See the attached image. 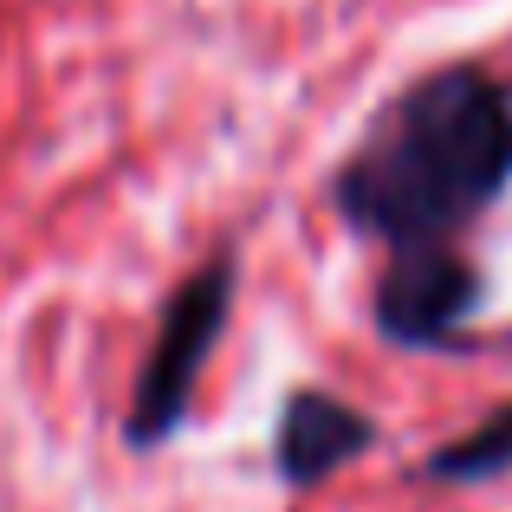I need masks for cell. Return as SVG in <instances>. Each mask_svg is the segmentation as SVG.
<instances>
[{
	"mask_svg": "<svg viewBox=\"0 0 512 512\" xmlns=\"http://www.w3.org/2000/svg\"><path fill=\"white\" fill-rule=\"evenodd\" d=\"M512 188V91L487 65H435L370 117L331 175L344 227L376 247H454Z\"/></svg>",
	"mask_w": 512,
	"mask_h": 512,
	"instance_id": "obj_1",
	"label": "cell"
},
{
	"mask_svg": "<svg viewBox=\"0 0 512 512\" xmlns=\"http://www.w3.org/2000/svg\"><path fill=\"white\" fill-rule=\"evenodd\" d=\"M227 312H234V260L227 253L201 260L163 299L156 338L143 350L137 389H130V415H124V441L137 454H150V448L182 435L188 409H195V383H201V370H208L214 344L227 331Z\"/></svg>",
	"mask_w": 512,
	"mask_h": 512,
	"instance_id": "obj_2",
	"label": "cell"
},
{
	"mask_svg": "<svg viewBox=\"0 0 512 512\" xmlns=\"http://www.w3.org/2000/svg\"><path fill=\"white\" fill-rule=\"evenodd\" d=\"M480 266L461 247H396L389 266L376 273L370 312L396 350H467V325L480 312Z\"/></svg>",
	"mask_w": 512,
	"mask_h": 512,
	"instance_id": "obj_3",
	"label": "cell"
},
{
	"mask_svg": "<svg viewBox=\"0 0 512 512\" xmlns=\"http://www.w3.org/2000/svg\"><path fill=\"white\" fill-rule=\"evenodd\" d=\"M370 448H376V422L331 389H292L273 428V467L286 487H318Z\"/></svg>",
	"mask_w": 512,
	"mask_h": 512,
	"instance_id": "obj_4",
	"label": "cell"
},
{
	"mask_svg": "<svg viewBox=\"0 0 512 512\" xmlns=\"http://www.w3.org/2000/svg\"><path fill=\"white\" fill-rule=\"evenodd\" d=\"M506 474H512V402L493 409L480 428L441 441L422 461V480H435V487H480V480H506Z\"/></svg>",
	"mask_w": 512,
	"mask_h": 512,
	"instance_id": "obj_5",
	"label": "cell"
}]
</instances>
